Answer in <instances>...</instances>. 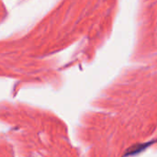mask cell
Listing matches in <instances>:
<instances>
[{
	"instance_id": "6da1fadb",
	"label": "cell",
	"mask_w": 157,
	"mask_h": 157,
	"mask_svg": "<svg viewBox=\"0 0 157 157\" xmlns=\"http://www.w3.org/2000/svg\"><path fill=\"white\" fill-rule=\"evenodd\" d=\"M148 144H137V145H134L132 146V148H130L128 151H127V154L126 155H135L136 153H139L141 152V150L144 149Z\"/></svg>"
}]
</instances>
